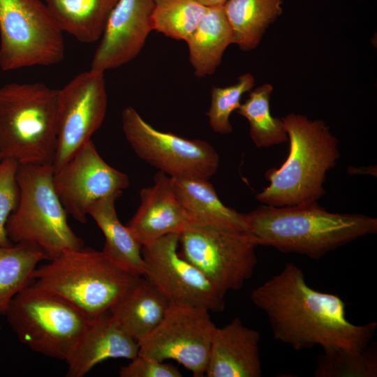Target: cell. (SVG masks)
Here are the masks:
<instances>
[{
	"mask_svg": "<svg viewBox=\"0 0 377 377\" xmlns=\"http://www.w3.org/2000/svg\"><path fill=\"white\" fill-rule=\"evenodd\" d=\"M273 90L266 83L252 91L237 112L247 119L251 140L257 147H269L286 142L288 136L282 119L270 112L269 98Z\"/></svg>",
	"mask_w": 377,
	"mask_h": 377,
	"instance_id": "484cf974",
	"label": "cell"
},
{
	"mask_svg": "<svg viewBox=\"0 0 377 377\" xmlns=\"http://www.w3.org/2000/svg\"><path fill=\"white\" fill-rule=\"evenodd\" d=\"M2 160H3V158H2L1 156L0 155V163H1V161Z\"/></svg>",
	"mask_w": 377,
	"mask_h": 377,
	"instance_id": "d6a6232c",
	"label": "cell"
},
{
	"mask_svg": "<svg viewBox=\"0 0 377 377\" xmlns=\"http://www.w3.org/2000/svg\"><path fill=\"white\" fill-rule=\"evenodd\" d=\"M250 298L266 314L274 338L295 350L319 346L323 352L359 353L377 328L376 322H349L341 297L311 288L302 270L290 262L253 290Z\"/></svg>",
	"mask_w": 377,
	"mask_h": 377,
	"instance_id": "6da1fadb",
	"label": "cell"
},
{
	"mask_svg": "<svg viewBox=\"0 0 377 377\" xmlns=\"http://www.w3.org/2000/svg\"><path fill=\"white\" fill-rule=\"evenodd\" d=\"M140 277L117 266L101 251L83 246L36 267L31 284L61 296L89 318L108 311Z\"/></svg>",
	"mask_w": 377,
	"mask_h": 377,
	"instance_id": "5b68a950",
	"label": "cell"
},
{
	"mask_svg": "<svg viewBox=\"0 0 377 377\" xmlns=\"http://www.w3.org/2000/svg\"><path fill=\"white\" fill-rule=\"evenodd\" d=\"M154 0H119L106 22L91 70L104 73L135 59L154 31Z\"/></svg>",
	"mask_w": 377,
	"mask_h": 377,
	"instance_id": "9a60e30c",
	"label": "cell"
},
{
	"mask_svg": "<svg viewBox=\"0 0 377 377\" xmlns=\"http://www.w3.org/2000/svg\"><path fill=\"white\" fill-rule=\"evenodd\" d=\"M188 225L246 231L242 214L225 205L209 179L171 177Z\"/></svg>",
	"mask_w": 377,
	"mask_h": 377,
	"instance_id": "d6986e66",
	"label": "cell"
},
{
	"mask_svg": "<svg viewBox=\"0 0 377 377\" xmlns=\"http://www.w3.org/2000/svg\"><path fill=\"white\" fill-rule=\"evenodd\" d=\"M53 175L52 165L18 163L19 201L6 223L13 244H35L49 260L84 246L68 223V213L55 191Z\"/></svg>",
	"mask_w": 377,
	"mask_h": 377,
	"instance_id": "8992f818",
	"label": "cell"
},
{
	"mask_svg": "<svg viewBox=\"0 0 377 377\" xmlns=\"http://www.w3.org/2000/svg\"><path fill=\"white\" fill-rule=\"evenodd\" d=\"M63 32L40 0H0V68L52 66L64 57Z\"/></svg>",
	"mask_w": 377,
	"mask_h": 377,
	"instance_id": "ba28073f",
	"label": "cell"
},
{
	"mask_svg": "<svg viewBox=\"0 0 377 377\" xmlns=\"http://www.w3.org/2000/svg\"><path fill=\"white\" fill-rule=\"evenodd\" d=\"M121 377H182L177 367L154 358L138 355L119 369Z\"/></svg>",
	"mask_w": 377,
	"mask_h": 377,
	"instance_id": "4dcf8cb0",
	"label": "cell"
},
{
	"mask_svg": "<svg viewBox=\"0 0 377 377\" xmlns=\"http://www.w3.org/2000/svg\"><path fill=\"white\" fill-rule=\"evenodd\" d=\"M254 83L253 76L247 73L239 77L235 84L212 87L207 116L209 126L215 133L226 135L232 131L230 114L238 109L242 95L251 91Z\"/></svg>",
	"mask_w": 377,
	"mask_h": 377,
	"instance_id": "f1b7e54d",
	"label": "cell"
},
{
	"mask_svg": "<svg viewBox=\"0 0 377 377\" xmlns=\"http://www.w3.org/2000/svg\"><path fill=\"white\" fill-rule=\"evenodd\" d=\"M53 184L66 212L78 222L85 223L88 209L93 202L122 193L130 182L126 174L102 158L90 140L54 172Z\"/></svg>",
	"mask_w": 377,
	"mask_h": 377,
	"instance_id": "5bb4252c",
	"label": "cell"
},
{
	"mask_svg": "<svg viewBox=\"0 0 377 377\" xmlns=\"http://www.w3.org/2000/svg\"><path fill=\"white\" fill-rule=\"evenodd\" d=\"M140 205L126 225L142 246L169 234H179L188 225L174 191L171 177L158 171L154 184L140 191Z\"/></svg>",
	"mask_w": 377,
	"mask_h": 377,
	"instance_id": "2e32d148",
	"label": "cell"
},
{
	"mask_svg": "<svg viewBox=\"0 0 377 377\" xmlns=\"http://www.w3.org/2000/svg\"><path fill=\"white\" fill-rule=\"evenodd\" d=\"M119 0H44L51 16L62 31L78 41L99 40L108 18Z\"/></svg>",
	"mask_w": 377,
	"mask_h": 377,
	"instance_id": "603a6c76",
	"label": "cell"
},
{
	"mask_svg": "<svg viewBox=\"0 0 377 377\" xmlns=\"http://www.w3.org/2000/svg\"><path fill=\"white\" fill-rule=\"evenodd\" d=\"M47 259L43 251L33 244L0 245V314H5L12 300L32 283L37 264Z\"/></svg>",
	"mask_w": 377,
	"mask_h": 377,
	"instance_id": "d4e9b609",
	"label": "cell"
},
{
	"mask_svg": "<svg viewBox=\"0 0 377 377\" xmlns=\"http://www.w3.org/2000/svg\"><path fill=\"white\" fill-rule=\"evenodd\" d=\"M121 124L136 155L169 177L209 179L217 172L219 156L208 142L158 131L131 106L122 110Z\"/></svg>",
	"mask_w": 377,
	"mask_h": 377,
	"instance_id": "30bf717a",
	"label": "cell"
},
{
	"mask_svg": "<svg viewBox=\"0 0 377 377\" xmlns=\"http://www.w3.org/2000/svg\"><path fill=\"white\" fill-rule=\"evenodd\" d=\"M122 193H115L93 202L88 209V216L95 221L105 237L101 251L117 266L140 276L145 274V264L142 246L131 232L119 221L115 202Z\"/></svg>",
	"mask_w": 377,
	"mask_h": 377,
	"instance_id": "ffe728a7",
	"label": "cell"
},
{
	"mask_svg": "<svg viewBox=\"0 0 377 377\" xmlns=\"http://www.w3.org/2000/svg\"><path fill=\"white\" fill-rule=\"evenodd\" d=\"M17 165L18 163L10 158L0 163V245L5 246L13 244L7 235L6 223L19 201Z\"/></svg>",
	"mask_w": 377,
	"mask_h": 377,
	"instance_id": "f546056e",
	"label": "cell"
},
{
	"mask_svg": "<svg viewBox=\"0 0 377 377\" xmlns=\"http://www.w3.org/2000/svg\"><path fill=\"white\" fill-rule=\"evenodd\" d=\"M316 377H376L377 344L369 343L359 353L343 350L323 352L318 356Z\"/></svg>",
	"mask_w": 377,
	"mask_h": 377,
	"instance_id": "83f0119b",
	"label": "cell"
},
{
	"mask_svg": "<svg viewBox=\"0 0 377 377\" xmlns=\"http://www.w3.org/2000/svg\"><path fill=\"white\" fill-rule=\"evenodd\" d=\"M215 327L207 309L170 304L161 322L138 343V355L173 360L193 376H205Z\"/></svg>",
	"mask_w": 377,
	"mask_h": 377,
	"instance_id": "7c38bea8",
	"label": "cell"
},
{
	"mask_svg": "<svg viewBox=\"0 0 377 377\" xmlns=\"http://www.w3.org/2000/svg\"><path fill=\"white\" fill-rule=\"evenodd\" d=\"M57 92L40 82H12L0 87L3 159L52 165L57 139Z\"/></svg>",
	"mask_w": 377,
	"mask_h": 377,
	"instance_id": "277c9868",
	"label": "cell"
},
{
	"mask_svg": "<svg viewBox=\"0 0 377 377\" xmlns=\"http://www.w3.org/2000/svg\"><path fill=\"white\" fill-rule=\"evenodd\" d=\"M207 8L196 0H154L153 29L167 37L185 41Z\"/></svg>",
	"mask_w": 377,
	"mask_h": 377,
	"instance_id": "4316f807",
	"label": "cell"
},
{
	"mask_svg": "<svg viewBox=\"0 0 377 377\" xmlns=\"http://www.w3.org/2000/svg\"><path fill=\"white\" fill-rule=\"evenodd\" d=\"M108 106L104 73L89 70L57 92V139L54 172L61 168L103 124Z\"/></svg>",
	"mask_w": 377,
	"mask_h": 377,
	"instance_id": "4fadbf2b",
	"label": "cell"
},
{
	"mask_svg": "<svg viewBox=\"0 0 377 377\" xmlns=\"http://www.w3.org/2000/svg\"><path fill=\"white\" fill-rule=\"evenodd\" d=\"M206 7L223 6L227 0H196Z\"/></svg>",
	"mask_w": 377,
	"mask_h": 377,
	"instance_id": "1f68e13d",
	"label": "cell"
},
{
	"mask_svg": "<svg viewBox=\"0 0 377 377\" xmlns=\"http://www.w3.org/2000/svg\"><path fill=\"white\" fill-rule=\"evenodd\" d=\"M282 0H227L223 10L234 43L244 51L255 49L268 26L282 13Z\"/></svg>",
	"mask_w": 377,
	"mask_h": 377,
	"instance_id": "cb8c5ba5",
	"label": "cell"
},
{
	"mask_svg": "<svg viewBox=\"0 0 377 377\" xmlns=\"http://www.w3.org/2000/svg\"><path fill=\"white\" fill-rule=\"evenodd\" d=\"M5 315L21 343L36 353L66 362L88 319L66 299L31 284L12 300Z\"/></svg>",
	"mask_w": 377,
	"mask_h": 377,
	"instance_id": "52a82bcc",
	"label": "cell"
},
{
	"mask_svg": "<svg viewBox=\"0 0 377 377\" xmlns=\"http://www.w3.org/2000/svg\"><path fill=\"white\" fill-rule=\"evenodd\" d=\"M0 330H1V325H0Z\"/></svg>",
	"mask_w": 377,
	"mask_h": 377,
	"instance_id": "836d02e7",
	"label": "cell"
},
{
	"mask_svg": "<svg viewBox=\"0 0 377 377\" xmlns=\"http://www.w3.org/2000/svg\"><path fill=\"white\" fill-rule=\"evenodd\" d=\"M170 302L144 276L109 310L121 330L138 343L161 322Z\"/></svg>",
	"mask_w": 377,
	"mask_h": 377,
	"instance_id": "44dd1931",
	"label": "cell"
},
{
	"mask_svg": "<svg viewBox=\"0 0 377 377\" xmlns=\"http://www.w3.org/2000/svg\"><path fill=\"white\" fill-rule=\"evenodd\" d=\"M282 119L288 136V155L279 168L266 172L269 184L256 198L274 207L318 202L325 193L327 172L340 158L339 141L323 120L293 113Z\"/></svg>",
	"mask_w": 377,
	"mask_h": 377,
	"instance_id": "3957f363",
	"label": "cell"
},
{
	"mask_svg": "<svg viewBox=\"0 0 377 377\" xmlns=\"http://www.w3.org/2000/svg\"><path fill=\"white\" fill-rule=\"evenodd\" d=\"M138 350V343L121 330L109 311L89 317L74 352L66 362V376L82 377L105 360H132Z\"/></svg>",
	"mask_w": 377,
	"mask_h": 377,
	"instance_id": "ac0fdd59",
	"label": "cell"
},
{
	"mask_svg": "<svg viewBox=\"0 0 377 377\" xmlns=\"http://www.w3.org/2000/svg\"><path fill=\"white\" fill-rule=\"evenodd\" d=\"M242 217L246 232L256 246H270L315 260L377 232L376 218L330 212L318 202L286 207L263 205Z\"/></svg>",
	"mask_w": 377,
	"mask_h": 377,
	"instance_id": "7a4b0ae2",
	"label": "cell"
},
{
	"mask_svg": "<svg viewBox=\"0 0 377 377\" xmlns=\"http://www.w3.org/2000/svg\"><path fill=\"white\" fill-rule=\"evenodd\" d=\"M260 335L235 318L215 327L205 376L207 377H260Z\"/></svg>",
	"mask_w": 377,
	"mask_h": 377,
	"instance_id": "e0dca14e",
	"label": "cell"
},
{
	"mask_svg": "<svg viewBox=\"0 0 377 377\" xmlns=\"http://www.w3.org/2000/svg\"><path fill=\"white\" fill-rule=\"evenodd\" d=\"M189 61L198 77L212 75L234 37L223 6L207 7L194 31L185 40Z\"/></svg>",
	"mask_w": 377,
	"mask_h": 377,
	"instance_id": "7402d4cb",
	"label": "cell"
},
{
	"mask_svg": "<svg viewBox=\"0 0 377 377\" xmlns=\"http://www.w3.org/2000/svg\"><path fill=\"white\" fill-rule=\"evenodd\" d=\"M179 234L163 236L142 247L144 277L170 304L221 313L225 295L195 266L178 252Z\"/></svg>",
	"mask_w": 377,
	"mask_h": 377,
	"instance_id": "8fae6325",
	"label": "cell"
},
{
	"mask_svg": "<svg viewBox=\"0 0 377 377\" xmlns=\"http://www.w3.org/2000/svg\"><path fill=\"white\" fill-rule=\"evenodd\" d=\"M179 254L224 295L252 276L256 245L246 231L188 225L179 234Z\"/></svg>",
	"mask_w": 377,
	"mask_h": 377,
	"instance_id": "9c48e42d",
	"label": "cell"
}]
</instances>
